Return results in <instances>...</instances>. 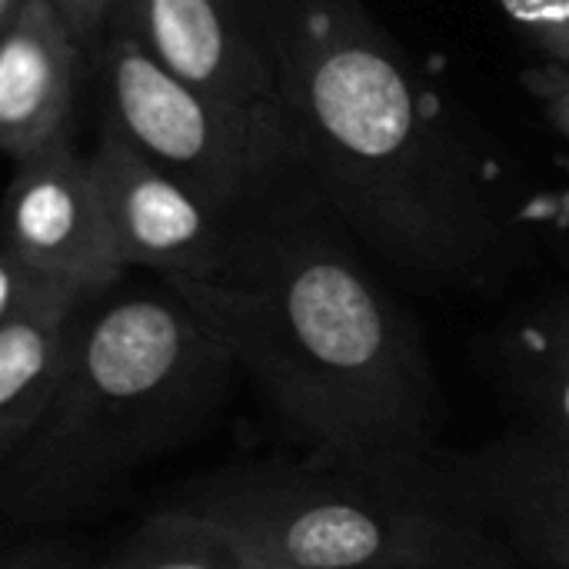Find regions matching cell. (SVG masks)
<instances>
[{
  "label": "cell",
  "mask_w": 569,
  "mask_h": 569,
  "mask_svg": "<svg viewBox=\"0 0 569 569\" xmlns=\"http://www.w3.org/2000/svg\"><path fill=\"white\" fill-rule=\"evenodd\" d=\"M163 283L257 383L303 457L370 463L437 453L427 347L340 243L293 223L247 227L220 273Z\"/></svg>",
  "instance_id": "cell-1"
},
{
  "label": "cell",
  "mask_w": 569,
  "mask_h": 569,
  "mask_svg": "<svg viewBox=\"0 0 569 569\" xmlns=\"http://www.w3.org/2000/svg\"><path fill=\"white\" fill-rule=\"evenodd\" d=\"M277 103L300 173L373 253L437 280L487 270L503 227L480 163L353 0H283Z\"/></svg>",
  "instance_id": "cell-2"
},
{
  "label": "cell",
  "mask_w": 569,
  "mask_h": 569,
  "mask_svg": "<svg viewBox=\"0 0 569 569\" xmlns=\"http://www.w3.org/2000/svg\"><path fill=\"white\" fill-rule=\"evenodd\" d=\"M107 293L77 317L50 410L0 457V510L10 527L80 517L133 470L183 447L237 370L167 283L160 293Z\"/></svg>",
  "instance_id": "cell-3"
},
{
  "label": "cell",
  "mask_w": 569,
  "mask_h": 569,
  "mask_svg": "<svg viewBox=\"0 0 569 569\" xmlns=\"http://www.w3.org/2000/svg\"><path fill=\"white\" fill-rule=\"evenodd\" d=\"M167 507L227 527L263 569H390L510 550L440 453L230 463L190 480Z\"/></svg>",
  "instance_id": "cell-4"
},
{
  "label": "cell",
  "mask_w": 569,
  "mask_h": 569,
  "mask_svg": "<svg viewBox=\"0 0 569 569\" xmlns=\"http://www.w3.org/2000/svg\"><path fill=\"white\" fill-rule=\"evenodd\" d=\"M100 70L107 127L223 220L260 200L283 173H300L277 100L237 103L203 93L120 33L103 37Z\"/></svg>",
  "instance_id": "cell-5"
},
{
  "label": "cell",
  "mask_w": 569,
  "mask_h": 569,
  "mask_svg": "<svg viewBox=\"0 0 569 569\" xmlns=\"http://www.w3.org/2000/svg\"><path fill=\"white\" fill-rule=\"evenodd\" d=\"M283 0H117L110 30L183 83L237 100H277Z\"/></svg>",
  "instance_id": "cell-6"
},
{
  "label": "cell",
  "mask_w": 569,
  "mask_h": 569,
  "mask_svg": "<svg viewBox=\"0 0 569 569\" xmlns=\"http://www.w3.org/2000/svg\"><path fill=\"white\" fill-rule=\"evenodd\" d=\"M107 227L120 263L167 277L203 280L223 270L237 230L200 197L150 163L117 130H103L90 153Z\"/></svg>",
  "instance_id": "cell-7"
},
{
  "label": "cell",
  "mask_w": 569,
  "mask_h": 569,
  "mask_svg": "<svg viewBox=\"0 0 569 569\" xmlns=\"http://www.w3.org/2000/svg\"><path fill=\"white\" fill-rule=\"evenodd\" d=\"M3 253H13L87 293L120 283V263L90 157L60 140L17 163L3 200Z\"/></svg>",
  "instance_id": "cell-8"
},
{
  "label": "cell",
  "mask_w": 569,
  "mask_h": 569,
  "mask_svg": "<svg viewBox=\"0 0 569 569\" xmlns=\"http://www.w3.org/2000/svg\"><path fill=\"white\" fill-rule=\"evenodd\" d=\"M487 527L533 569H569V450L533 427L450 457Z\"/></svg>",
  "instance_id": "cell-9"
},
{
  "label": "cell",
  "mask_w": 569,
  "mask_h": 569,
  "mask_svg": "<svg viewBox=\"0 0 569 569\" xmlns=\"http://www.w3.org/2000/svg\"><path fill=\"white\" fill-rule=\"evenodd\" d=\"M80 43L47 0H27L0 30V147L20 163L70 140Z\"/></svg>",
  "instance_id": "cell-10"
},
{
  "label": "cell",
  "mask_w": 569,
  "mask_h": 569,
  "mask_svg": "<svg viewBox=\"0 0 569 569\" xmlns=\"http://www.w3.org/2000/svg\"><path fill=\"white\" fill-rule=\"evenodd\" d=\"M497 363L523 423L569 450V287L537 300L503 330Z\"/></svg>",
  "instance_id": "cell-11"
},
{
  "label": "cell",
  "mask_w": 569,
  "mask_h": 569,
  "mask_svg": "<svg viewBox=\"0 0 569 569\" xmlns=\"http://www.w3.org/2000/svg\"><path fill=\"white\" fill-rule=\"evenodd\" d=\"M83 307H53L0 320V457L13 453L50 410Z\"/></svg>",
  "instance_id": "cell-12"
},
{
  "label": "cell",
  "mask_w": 569,
  "mask_h": 569,
  "mask_svg": "<svg viewBox=\"0 0 569 569\" xmlns=\"http://www.w3.org/2000/svg\"><path fill=\"white\" fill-rule=\"evenodd\" d=\"M100 569H263V563L227 527L163 507Z\"/></svg>",
  "instance_id": "cell-13"
},
{
  "label": "cell",
  "mask_w": 569,
  "mask_h": 569,
  "mask_svg": "<svg viewBox=\"0 0 569 569\" xmlns=\"http://www.w3.org/2000/svg\"><path fill=\"white\" fill-rule=\"evenodd\" d=\"M100 293H87L13 253L0 250V320L33 313V310H53V307H83Z\"/></svg>",
  "instance_id": "cell-14"
},
{
  "label": "cell",
  "mask_w": 569,
  "mask_h": 569,
  "mask_svg": "<svg viewBox=\"0 0 569 569\" xmlns=\"http://www.w3.org/2000/svg\"><path fill=\"white\" fill-rule=\"evenodd\" d=\"M507 20L547 57L569 70V0H497Z\"/></svg>",
  "instance_id": "cell-15"
},
{
  "label": "cell",
  "mask_w": 569,
  "mask_h": 569,
  "mask_svg": "<svg viewBox=\"0 0 569 569\" xmlns=\"http://www.w3.org/2000/svg\"><path fill=\"white\" fill-rule=\"evenodd\" d=\"M0 569H100V563L63 540H10Z\"/></svg>",
  "instance_id": "cell-16"
},
{
  "label": "cell",
  "mask_w": 569,
  "mask_h": 569,
  "mask_svg": "<svg viewBox=\"0 0 569 569\" xmlns=\"http://www.w3.org/2000/svg\"><path fill=\"white\" fill-rule=\"evenodd\" d=\"M523 87L527 93L543 107L547 120L553 123V130L569 140V70L557 63H543L533 70H523Z\"/></svg>",
  "instance_id": "cell-17"
},
{
  "label": "cell",
  "mask_w": 569,
  "mask_h": 569,
  "mask_svg": "<svg viewBox=\"0 0 569 569\" xmlns=\"http://www.w3.org/2000/svg\"><path fill=\"white\" fill-rule=\"evenodd\" d=\"M57 17L63 20V27L70 30V37L83 47H100L107 30H110V17L117 0H47Z\"/></svg>",
  "instance_id": "cell-18"
},
{
  "label": "cell",
  "mask_w": 569,
  "mask_h": 569,
  "mask_svg": "<svg viewBox=\"0 0 569 569\" xmlns=\"http://www.w3.org/2000/svg\"><path fill=\"white\" fill-rule=\"evenodd\" d=\"M390 569H520V560L510 550L480 553V557H460V560H437V563H410V567Z\"/></svg>",
  "instance_id": "cell-19"
},
{
  "label": "cell",
  "mask_w": 569,
  "mask_h": 569,
  "mask_svg": "<svg viewBox=\"0 0 569 569\" xmlns=\"http://www.w3.org/2000/svg\"><path fill=\"white\" fill-rule=\"evenodd\" d=\"M23 3H27V0H0V30L23 10Z\"/></svg>",
  "instance_id": "cell-20"
},
{
  "label": "cell",
  "mask_w": 569,
  "mask_h": 569,
  "mask_svg": "<svg viewBox=\"0 0 569 569\" xmlns=\"http://www.w3.org/2000/svg\"><path fill=\"white\" fill-rule=\"evenodd\" d=\"M567 173H569V160H567ZM557 220L563 223V227H569V187L557 197Z\"/></svg>",
  "instance_id": "cell-21"
}]
</instances>
